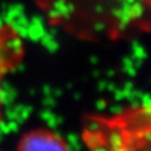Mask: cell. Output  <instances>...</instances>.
I'll return each mask as SVG.
<instances>
[{"label": "cell", "instance_id": "2", "mask_svg": "<svg viewBox=\"0 0 151 151\" xmlns=\"http://www.w3.org/2000/svg\"><path fill=\"white\" fill-rule=\"evenodd\" d=\"M24 54V42L18 31L10 24L0 25V122L3 116V81L9 73L13 71L20 64Z\"/></svg>", "mask_w": 151, "mask_h": 151}, {"label": "cell", "instance_id": "1", "mask_svg": "<svg viewBox=\"0 0 151 151\" xmlns=\"http://www.w3.org/2000/svg\"><path fill=\"white\" fill-rule=\"evenodd\" d=\"M88 151H151V100L85 122Z\"/></svg>", "mask_w": 151, "mask_h": 151}, {"label": "cell", "instance_id": "3", "mask_svg": "<svg viewBox=\"0 0 151 151\" xmlns=\"http://www.w3.org/2000/svg\"><path fill=\"white\" fill-rule=\"evenodd\" d=\"M17 151H71L62 136L48 127H37L24 133Z\"/></svg>", "mask_w": 151, "mask_h": 151}]
</instances>
